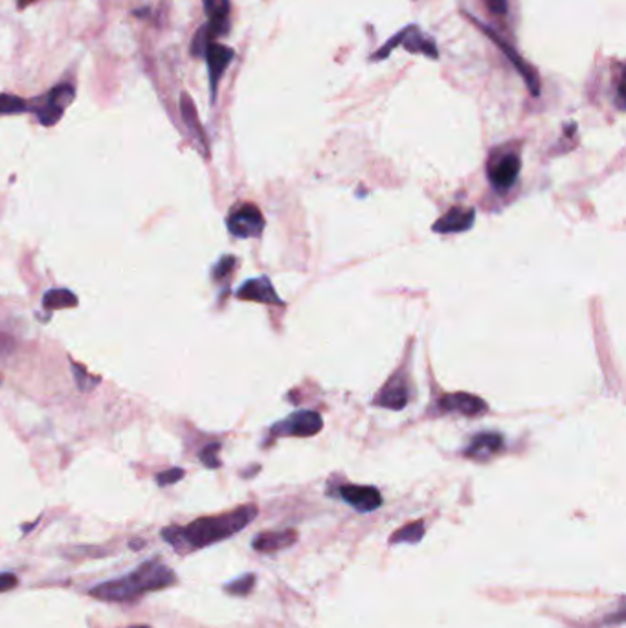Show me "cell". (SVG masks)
<instances>
[{
  "label": "cell",
  "instance_id": "1",
  "mask_svg": "<svg viewBox=\"0 0 626 628\" xmlns=\"http://www.w3.org/2000/svg\"><path fill=\"white\" fill-rule=\"evenodd\" d=\"M256 516H258L256 505H242L225 514L199 518V521L187 524L186 528L171 526L162 531V538H166L168 544H171L180 553L201 550L206 548V545L221 542L239 533L241 529L247 528Z\"/></svg>",
  "mask_w": 626,
  "mask_h": 628
},
{
  "label": "cell",
  "instance_id": "2",
  "mask_svg": "<svg viewBox=\"0 0 626 628\" xmlns=\"http://www.w3.org/2000/svg\"><path fill=\"white\" fill-rule=\"evenodd\" d=\"M175 583L177 576L173 569L158 559H153L140 564L125 577L94 586L89 593L99 600H108V603H131V600H139L146 593L166 590Z\"/></svg>",
  "mask_w": 626,
  "mask_h": 628
},
{
  "label": "cell",
  "instance_id": "3",
  "mask_svg": "<svg viewBox=\"0 0 626 628\" xmlns=\"http://www.w3.org/2000/svg\"><path fill=\"white\" fill-rule=\"evenodd\" d=\"M217 37L208 26L204 24L202 28L197 32L194 37L192 44V53L194 56H201L206 60L208 65V74H210V89H211V101L217 98V87H219V81L223 74L226 72L228 65L234 61L235 52L221 43H217Z\"/></svg>",
  "mask_w": 626,
  "mask_h": 628
},
{
  "label": "cell",
  "instance_id": "4",
  "mask_svg": "<svg viewBox=\"0 0 626 628\" xmlns=\"http://www.w3.org/2000/svg\"><path fill=\"white\" fill-rule=\"evenodd\" d=\"M74 98H75L74 85L59 83L53 89H50L46 94L28 103V111H32L43 125L46 127L56 125L61 120L65 108L74 101Z\"/></svg>",
  "mask_w": 626,
  "mask_h": 628
},
{
  "label": "cell",
  "instance_id": "5",
  "mask_svg": "<svg viewBox=\"0 0 626 628\" xmlns=\"http://www.w3.org/2000/svg\"><path fill=\"white\" fill-rule=\"evenodd\" d=\"M520 170H522V160L519 155L512 153V151H503V153L498 151V153H493L491 160H488L487 175H488V180H491V184L496 189L505 191V189L512 187L514 182L519 180Z\"/></svg>",
  "mask_w": 626,
  "mask_h": 628
},
{
  "label": "cell",
  "instance_id": "6",
  "mask_svg": "<svg viewBox=\"0 0 626 628\" xmlns=\"http://www.w3.org/2000/svg\"><path fill=\"white\" fill-rule=\"evenodd\" d=\"M226 225H228L230 234L235 237H241V239L259 237L265 228V217L258 206L242 204L230 213Z\"/></svg>",
  "mask_w": 626,
  "mask_h": 628
},
{
  "label": "cell",
  "instance_id": "7",
  "mask_svg": "<svg viewBox=\"0 0 626 628\" xmlns=\"http://www.w3.org/2000/svg\"><path fill=\"white\" fill-rule=\"evenodd\" d=\"M323 428V421L320 414L304 409V412H296L287 419L276 423L272 426V435L281 438V435H296V438H311Z\"/></svg>",
  "mask_w": 626,
  "mask_h": 628
},
{
  "label": "cell",
  "instance_id": "8",
  "mask_svg": "<svg viewBox=\"0 0 626 628\" xmlns=\"http://www.w3.org/2000/svg\"><path fill=\"white\" fill-rule=\"evenodd\" d=\"M400 43H402V46H406L408 50H412V52H423V53H426V56H430L432 60H438V48H435V43H433L430 37H426V36L417 28V26H410V28H404L400 34H397L393 39H390L388 44H386L383 50L375 53L373 60H384L386 53H388L392 48H395L397 44H400Z\"/></svg>",
  "mask_w": 626,
  "mask_h": 628
},
{
  "label": "cell",
  "instance_id": "9",
  "mask_svg": "<svg viewBox=\"0 0 626 628\" xmlns=\"http://www.w3.org/2000/svg\"><path fill=\"white\" fill-rule=\"evenodd\" d=\"M440 406H441V409H445V412L461 414V416H467V417L483 416L488 409V406L483 399L471 395V393H447L441 397Z\"/></svg>",
  "mask_w": 626,
  "mask_h": 628
},
{
  "label": "cell",
  "instance_id": "10",
  "mask_svg": "<svg viewBox=\"0 0 626 628\" xmlns=\"http://www.w3.org/2000/svg\"><path fill=\"white\" fill-rule=\"evenodd\" d=\"M478 26H479V28L488 36V37H491L496 44H498V48L505 53V56H507V60H511V63L514 65V68L516 70H519L520 72V76L526 79V83H527V87H529V91H531V94L533 96H538L540 94V79H538V76L535 74V70L519 56V53H516L514 52V48L512 46H509L503 39H500L496 34H493L491 30H488L487 28V26H483L481 22H478V20H474Z\"/></svg>",
  "mask_w": 626,
  "mask_h": 628
},
{
  "label": "cell",
  "instance_id": "11",
  "mask_svg": "<svg viewBox=\"0 0 626 628\" xmlns=\"http://www.w3.org/2000/svg\"><path fill=\"white\" fill-rule=\"evenodd\" d=\"M340 497L361 513H371L383 505V497H380V493L375 487L344 485L340 489Z\"/></svg>",
  "mask_w": 626,
  "mask_h": 628
},
{
  "label": "cell",
  "instance_id": "12",
  "mask_svg": "<svg viewBox=\"0 0 626 628\" xmlns=\"http://www.w3.org/2000/svg\"><path fill=\"white\" fill-rule=\"evenodd\" d=\"M237 298L247 299V302H259V304H268V306H283L278 292L272 287L270 280L266 276L249 280L239 290Z\"/></svg>",
  "mask_w": 626,
  "mask_h": 628
},
{
  "label": "cell",
  "instance_id": "13",
  "mask_svg": "<svg viewBox=\"0 0 626 628\" xmlns=\"http://www.w3.org/2000/svg\"><path fill=\"white\" fill-rule=\"evenodd\" d=\"M375 404L390 409H402L408 404V385L404 371H399L386 382L384 388L375 397Z\"/></svg>",
  "mask_w": 626,
  "mask_h": 628
},
{
  "label": "cell",
  "instance_id": "14",
  "mask_svg": "<svg viewBox=\"0 0 626 628\" xmlns=\"http://www.w3.org/2000/svg\"><path fill=\"white\" fill-rule=\"evenodd\" d=\"M476 213L472 208H452L450 211H447L440 221L433 223V232L438 234H457V232H465L474 225Z\"/></svg>",
  "mask_w": 626,
  "mask_h": 628
},
{
  "label": "cell",
  "instance_id": "15",
  "mask_svg": "<svg viewBox=\"0 0 626 628\" xmlns=\"http://www.w3.org/2000/svg\"><path fill=\"white\" fill-rule=\"evenodd\" d=\"M204 13L208 17L206 26L217 36L221 37L228 34L230 28V0H202Z\"/></svg>",
  "mask_w": 626,
  "mask_h": 628
},
{
  "label": "cell",
  "instance_id": "16",
  "mask_svg": "<svg viewBox=\"0 0 626 628\" xmlns=\"http://www.w3.org/2000/svg\"><path fill=\"white\" fill-rule=\"evenodd\" d=\"M503 447V438L498 433H478L465 450L467 457L488 459Z\"/></svg>",
  "mask_w": 626,
  "mask_h": 628
},
{
  "label": "cell",
  "instance_id": "17",
  "mask_svg": "<svg viewBox=\"0 0 626 628\" xmlns=\"http://www.w3.org/2000/svg\"><path fill=\"white\" fill-rule=\"evenodd\" d=\"M296 542V531H276V533H261L254 538V550L263 553L280 552L289 548Z\"/></svg>",
  "mask_w": 626,
  "mask_h": 628
},
{
  "label": "cell",
  "instance_id": "18",
  "mask_svg": "<svg viewBox=\"0 0 626 628\" xmlns=\"http://www.w3.org/2000/svg\"><path fill=\"white\" fill-rule=\"evenodd\" d=\"M180 113H182V118H184V122H186L187 129L192 131L194 139H197V140H199V144L202 146V149H204V151H208V140H206V134H204L202 125H201V122H199V118H197L195 105H194V101H192V99H189V96H187V94H182V101H180Z\"/></svg>",
  "mask_w": 626,
  "mask_h": 628
},
{
  "label": "cell",
  "instance_id": "19",
  "mask_svg": "<svg viewBox=\"0 0 626 628\" xmlns=\"http://www.w3.org/2000/svg\"><path fill=\"white\" fill-rule=\"evenodd\" d=\"M43 304L46 309H68L77 306V296L72 294L68 289H52L44 294Z\"/></svg>",
  "mask_w": 626,
  "mask_h": 628
},
{
  "label": "cell",
  "instance_id": "20",
  "mask_svg": "<svg viewBox=\"0 0 626 628\" xmlns=\"http://www.w3.org/2000/svg\"><path fill=\"white\" fill-rule=\"evenodd\" d=\"M424 535V524L419 521V522H412V524H408L404 528H400L399 531H395L390 538L392 544H400V542H410V544H416L423 538Z\"/></svg>",
  "mask_w": 626,
  "mask_h": 628
},
{
  "label": "cell",
  "instance_id": "21",
  "mask_svg": "<svg viewBox=\"0 0 626 628\" xmlns=\"http://www.w3.org/2000/svg\"><path fill=\"white\" fill-rule=\"evenodd\" d=\"M28 111V101L13 94H0V116L22 115Z\"/></svg>",
  "mask_w": 626,
  "mask_h": 628
},
{
  "label": "cell",
  "instance_id": "22",
  "mask_svg": "<svg viewBox=\"0 0 626 628\" xmlns=\"http://www.w3.org/2000/svg\"><path fill=\"white\" fill-rule=\"evenodd\" d=\"M254 583H256V577H254V576H244V577L234 581L232 584H228V586H226V592H230V593H234V595H247V593L252 590Z\"/></svg>",
  "mask_w": 626,
  "mask_h": 628
},
{
  "label": "cell",
  "instance_id": "23",
  "mask_svg": "<svg viewBox=\"0 0 626 628\" xmlns=\"http://www.w3.org/2000/svg\"><path fill=\"white\" fill-rule=\"evenodd\" d=\"M219 449H221L219 443H213V445H208V447L201 452V459H202V463H204V465H206L208 469H217V467L221 465L219 457H217V452H219Z\"/></svg>",
  "mask_w": 626,
  "mask_h": 628
},
{
  "label": "cell",
  "instance_id": "24",
  "mask_svg": "<svg viewBox=\"0 0 626 628\" xmlns=\"http://www.w3.org/2000/svg\"><path fill=\"white\" fill-rule=\"evenodd\" d=\"M184 469H178V467H175V469H170V471H166V473H160L158 476H156V483L160 485V487H168V485H173V483H177V481H180L182 478H184Z\"/></svg>",
  "mask_w": 626,
  "mask_h": 628
},
{
  "label": "cell",
  "instance_id": "25",
  "mask_svg": "<svg viewBox=\"0 0 626 628\" xmlns=\"http://www.w3.org/2000/svg\"><path fill=\"white\" fill-rule=\"evenodd\" d=\"M235 258H232V256H226V258H223L221 261H219V265H217L215 266V272H213V276L217 278V280H221V278H225V276H228L230 274V272H232V268L235 266Z\"/></svg>",
  "mask_w": 626,
  "mask_h": 628
},
{
  "label": "cell",
  "instance_id": "26",
  "mask_svg": "<svg viewBox=\"0 0 626 628\" xmlns=\"http://www.w3.org/2000/svg\"><path fill=\"white\" fill-rule=\"evenodd\" d=\"M19 584V577L15 573H0V593L10 592Z\"/></svg>",
  "mask_w": 626,
  "mask_h": 628
},
{
  "label": "cell",
  "instance_id": "27",
  "mask_svg": "<svg viewBox=\"0 0 626 628\" xmlns=\"http://www.w3.org/2000/svg\"><path fill=\"white\" fill-rule=\"evenodd\" d=\"M488 10L498 13V15H503L507 12V0H485Z\"/></svg>",
  "mask_w": 626,
  "mask_h": 628
},
{
  "label": "cell",
  "instance_id": "28",
  "mask_svg": "<svg viewBox=\"0 0 626 628\" xmlns=\"http://www.w3.org/2000/svg\"><path fill=\"white\" fill-rule=\"evenodd\" d=\"M132 628H149V626H132Z\"/></svg>",
  "mask_w": 626,
  "mask_h": 628
}]
</instances>
